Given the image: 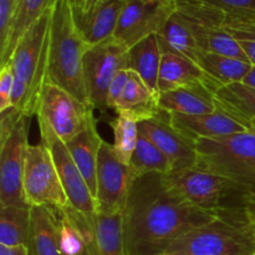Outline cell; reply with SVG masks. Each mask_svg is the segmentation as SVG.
<instances>
[{
  "instance_id": "30bf717a",
  "label": "cell",
  "mask_w": 255,
  "mask_h": 255,
  "mask_svg": "<svg viewBox=\"0 0 255 255\" xmlns=\"http://www.w3.org/2000/svg\"><path fill=\"white\" fill-rule=\"evenodd\" d=\"M127 69V49L114 37L90 47L84 57V79L87 99L94 110L104 117L110 111L107 106L109 90L117 72Z\"/></svg>"
},
{
  "instance_id": "e575fe53",
  "label": "cell",
  "mask_w": 255,
  "mask_h": 255,
  "mask_svg": "<svg viewBox=\"0 0 255 255\" xmlns=\"http://www.w3.org/2000/svg\"><path fill=\"white\" fill-rule=\"evenodd\" d=\"M15 76L11 64L0 67V111L5 112L12 107V94Z\"/></svg>"
},
{
  "instance_id": "8992f818",
  "label": "cell",
  "mask_w": 255,
  "mask_h": 255,
  "mask_svg": "<svg viewBox=\"0 0 255 255\" xmlns=\"http://www.w3.org/2000/svg\"><path fill=\"white\" fill-rule=\"evenodd\" d=\"M163 255H255L248 221L217 218L183 234Z\"/></svg>"
},
{
  "instance_id": "2e32d148",
  "label": "cell",
  "mask_w": 255,
  "mask_h": 255,
  "mask_svg": "<svg viewBox=\"0 0 255 255\" xmlns=\"http://www.w3.org/2000/svg\"><path fill=\"white\" fill-rule=\"evenodd\" d=\"M173 126L191 141L196 142L201 138H216L249 131L238 120L217 107L213 114L183 115L171 114Z\"/></svg>"
},
{
  "instance_id": "277c9868",
  "label": "cell",
  "mask_w": 255,
  "mask_h": 255,
  "mask_svg": "<svg viewBox=\"0 0 255 255\" xmlns=\"http://www.w3.org/2000/svg\"><path fill=\"white\" fill-rule=\"evenodd\" d=\"M163 176L167 183L193 206L218 218L247 221V203L255 191L198 167Z\"/></svg>"
},
{
  "instance_id": "9a60e30c",
  "label": "cell",
  "mask_w": 255,
  "mask_h": 255,
  "mask_svg": "<svg viewBox=\"0 0 255 255\" xmlns=\"http://www.w3.org/2000/svg\"><path fill=\"white\" fill-rule=\"evenodd\" d=\"M138 129L168 157L173 164V171L196 167L194 142L184 137L173 126L169 112L159 109L153 116L139 122Z\"/></svg>"
},
{
  "instance_id": "83f0119b",
  "label": "cell",
  "mask_w": 255,
  "mask_h": 255,
  "mask_svg": "<svg viewBox=\"0 0 255 255\" xmlns=\"http://www.w3.org/2000/svg\"><path fill=\"white\" fill-rule=\"evenodd\" d=\"M198 66L218 85L219 87L242 82L249 74L253 65L248 61L202 51L199 54Z\"/></svg>"
},
{
  "instance_id": "836d02e7",
  "label": "cell",
  "mask_w": 255,
  "mask_h": 255,
  "mask_svg": "<svg viewBox=\"0 0 255 255\" xmlns=\"http://www.w3.org/2000/svg\"><path fill=\"white\" fill-rule=\"evenodd\" d=\"M224 27L238 41L251 64L255 66V21L224 22Z\"/></svg>"
},
{
  "instance_id": "f1b7e54d",
  "label": "cell",
  "mask_w": 255,
  "mask_h": 255,
  "mask_svg": "<svg viewBox=\"0 0 255 255\" xmlns=\"http://www.w3.org/2000/svg\"><path fill=\"white\" fill-rule=\"evenodd\" d=\"M94 255H126L122 213L97 212Z\"/></svg>"
},
{
  "instance_id": "7c38bea8",
  "label": "cell",
  "mask_w": 255,
  "mask_h": 255,
  "mask_svg": "<svg viewBox=\"0 0 255 255\" xmlns=\"http://www.w3.org/2000/svg\"><path fill=\"white\" fill-rule=\"evenodd\" d=\"M139 177L131 164L121 161L114 144L104 139L97 158L96 201L97 212L124 213L129 191Z\"/></svg>"
},
{
  "instance_id": "f546056e",
  "label": "cell",
  "mask_w": 255,
  "mask_h": 255,
  "mask_svg": "<svg viewBox=\"0 0 255 255\" xmlns=\"http://www.w3.org/2000/svg\"><path fill=\"white\" fill-rule=\"evenodd\" d=\"M31 228V207H0V244L27 246Z\"/></svg>"
},
{
  "instance_id": "4dcf8cb0",
  "label": "cell",
  "mask_w": 255,
  "mask_h": 255,
  "mask_svg": "<svg viewBox=\"0 0 255 255\" xmlns=\"http://www.w3.org/2000/svg\"><path fill=\"white\" fill-rule=\"evenodd\" d=\"M129 164L138 176L149 173L169 174L173 172V164L168 157L142 132L138 134L136 148Z\"/></svg>"
},
{
  "instance_id": "3957f363",
  "label": "cell",
  "mask_w": 255,
  "mask_h": 255,
  "mask_svg": "<svg viewBox=\"0 0 255 255\" xmlns=\"http://www.w3.org/2000/svg\"><path fill=\"white\" fill-rule=\"evenodd\" d=\"M51 7L41 15L17 42L10 59L15 76L12 107L32 117L47 82Z\"/></svg>"
},
{
  "instance_id": "8d00e7d4",
  "label": "cell",
  "mask_w": 255,
  "mask_h": 255,
  "mask_svg": "<svg viewBox=\"0 0 255 255\" xmlns=\"http://www.w3.org/2000/svg\"><path fill=\"white\" fill-rule=\"evenodd\" d=\"M17 0H0V50L6 44L10 25L14 17Z\"/></svg>"
},
{
  "instance_id": "484cf974",
  "label": "cell",
  "mask_w": 255,
  "mask_h": 255,
  "mask_svg": "<svg viewBox=\"0 0 255 255\" xmlns=\"http://www.w3.org/2000/svg\"><path fill=\"white\" fill-rule=\"evenodd\" d=\"M158 110V97L148 89L138 75L129 71L126 89L116 115H132L141 122L153 116Z\"/></svg>"
},
{
  "instance_id": "44dd1931",
  "label": "cell",
  "mask_w": 255,
  "mask_h": 255,
  "mask_svg": "<svg viewBox=\"0 0 255 255\" xmlns=\"http://www.w3.org/2000/svg\"><path fill=\"white\" fill-rule=\"evenodd\" d=\"M97 119L92 120L81 133L65 143L94 197L96 196L97 158L104 141L97 131Z\"/></svg>"
},
{
  "instance_id": "7402d4cb",
  "label": "cell",
  "mask_w": 255,
  "mask_h": 255,
  "mask_svg": "<svg viewBox=\"0 0 255 255\" xmlns=\"http://www.w3.org/2000/svg\"><path fill=\"white\" fill-rule=\"evenodd\" d=\"M162 55L157 34L149 35L127 50V70L138 75L157 97Z\"/></svg>"
},
{
  "instance_id": "4316f807",
  "label": "cell",
  "mask_w": 255,
  "mask_h": 255,
  "mask_svg": "<svg viewBox=\"0 0 255 255\" xmlns=\"http://www.w3.org/2000/svg\"><path fill=\"white\" fill-rule=\"evenodd\" d=\"M217 107L247 127V124L255 120V89L242 82L227 85L216 92Z\"/></svg>"
},
{
  "instance_id": "d6a6232c",
  "label": "cell",
  "mask_w": 255,
  "mask_h": 255,
  "mask_svg": "<svg viewBox=\"0 0 255 255\" xmlns=\"http://www.w3.org/2000/svg\"><path fill=\"white\" fill-rule=\"evenodd\" d=\"M224 14V22L255 21V0H203Z\"/></svg>"
},
{
  "instance_id": "d6986e66",
  "label": "cell",
  "mask_w": 255,
  "mask_h": 255,
  "mask_svg": "<svg viewBox=\"0 0 255 255\" xmlns=\"http://www.w3.org/2000/svg\"><path fill=\"white\" fill-rule=\"evenodd\" d=\"M126 2L127 0H100L89 14L75 15L77 27L90 47L114 37Z\"/></svg>"
},
{
  "instance_id": "7bdbcfd3",
  "label": "cell",
  "mask_w": 255,
  "mask_h": 255,
  "mask_svg": "<svg viewBox=\"0 0 255 255\" xmlns=\"http://www.w3.org/2000/svg\"><path fill=\"white\" fill-rule=\"evenodd\" d=\"M141 1H144V2H154V1H157V0H141Z\"/></svg>"
},
{
  "instance_id": "ba28073f",
  "label": "cell",
  "mask_w": 255,
  "mask_h": 255,
  "mask_svg": "<svg viewBox=\"0 0 255 255\" xmlns=\"http://www.w3.org/2000/svg\"><path fill=\"white\" fill-rule=\"evenodd\" d=\"M94 111L92 106L77 100L66 90L45 84L37 105V124L46 125L67 143L95 120Z\"/></svg>"
},
{
  "instance_id": "5bb4252c",
  "label": "cell",
  "mask_w": 255,
  "mask_h": 255,
  "mask_svg": "<svg viewBox=\"0 0 255 255\" xmlns=\"http://www.w3.org/2000/svg\"><path fill=\"white\" fill-rule=\"evenodd\" d=\"M41 142L50 149L56 166L60 181L65 189L70 206L90 219H96L97 207L84 176L72 159L66 144L44 124H37Z\"/></svg>"
},
{
  "instance_id": "d590c367",
  "label": "cell",
  "mask_w": 255,
  "mask_h": 255,
  "mask_svg": "<svg viewBox=\"0 0 255 255\" xmlns=\"http://www.w3.org/2000/svg\"><path fill=\"white\" fill-rule=\"evenodd\" d=\"M128 75L129 70L127 69L119 71L116 76H115L111 86H110L109 96H107V106H109L110 110H114L115 112L119 109L120 102H121L122 96H124L125 89H126L127 85V80H128Z\"/></svg>"
},
{
  "instance_id": "cb8c5ba5",
  "label": "cell",
  "mask_w": 255,
  "mask_h": 255,
  "mask_svg": "<svg viewBox=\"0 0 255 255\" xmlns=\"http://www.w3.org/2000/svg\"><path fill=\"white\" fill-rule=\"evenodd\" d=\"M157 35H158L162 52L179 55L198 65L199 54L203 50L199 47L188 21L177 11V9L167 19L163 27Z\"/></svg>"
},
{
  "instance_id": "4fadbf2b",
  "label": "cell",
  "mask_w": 255,
  "mask_h": 255,
  "mask_svg": "<svg viewBox=\"0 0 255 255\" xmlns=\"http://www.w3.org/2000/svg\"><path fill=\"white\" fill-rule=\"evenodd\" d=\"M174 11V0H157L154 2L127 0L114 39L128 50L149 35L158 34Z\"/></svg>"
},
{
  "instance_id": "9c48e42d",
  "label": "cell",
  "mask_w": 255,
  "mask_h": 255,
  "mask_svg": "<svg viewBox=\"0 0 255 255\" xmlns=\"http://www.w3.org/2000/svg\"><path fill=\"white\" fill-rule=\"evenodd\" d=\"M176 9L188 21L203 51L248 61L246 52L224 27V14L203 0H174Z\"/></svg>"
},
{
  "instance_id": "7a4b0ae2",
  "label": "cell",
  "mask_w": 255,
  "mask_h": 255,
  "mask_svg": "<svg viewBox=\"0 0 255 255\" xmlns=\"http://www.w3.org/2000/svg\"><path fill=\"white\" fill-rule=\"evenodd\" d=\"M89 49L77 27L72 0H56L51 7L46 84L66 90L87 105L84 57Z\"/></svg>"
},
{
  "instance_id": "ab89813d",
  "label": "cell",
  "mask_w": 255,
  "mask_h": 255,
  "mask_svg": "<svg viewBox=\"0 0 255 255\" xmlns=\"http://www.w3.org/2000/svg\"><path fill=\"white\" fill-rule=\"evenodd\" d=\"M0 255H29L26 246H2L0 244Z\"/></svg>"
},
{
  "instance_id": "6da1fadb",
  "label": "cell",
  "mask_w": 255,
  "mask_h": 255,
  "mask_svg": "<svg viewBox=\"0 0 255 255\" xmlns=\"http://www.w3.org/2000/svg\"><path fill=\"white\" fill-rule=\"evenodd\" d=\"M122 216L126 255H163L179 237L218 218L189 203L159 173L137 177Z\"/></svg>"
},
{
  "instance_id": "74e56055",
  "label": "cell",
  "mask_w": 255,
  "mask_h": 255,
  "mask_svg": "<svg viewBox=\"0 0 255 255\" xmlns=\"http://www.w3.org/2000/svg\"><path fill=\"white\" fill-rule=\"evenodd\" d=\"M100 0H72L75 15H86L96 6Z\"/></svg>"
},
{
  "instance_id": "603a6c76",
  "label": "cell",
  "mask_w": 255,
  "mask_h": 255,
  "mask_svg": "<svg viewBox=\"0 0 255 255\" xmlns=\"http://www.w3.org/2000/svg\"><path fill=\"white\" fill-rule=\"evenodd\" d=\"M207 87H187L161 92L158 96L159 109L169 114L204 115L217 111L216 96Z\"/></svg>"
},
{
  "instance_id": "d4e9b609",
  "label": "cell",
  "mask_w": 255,
  "mask_h": 255,
  "mask_svg": "<svg viewBox=\"0 0 255 255\" xmlns=\"http://www.w3.org/2000/svg\"><path fill=\"white\" fill-rule=\"evenodd\" d=\"M55 1L56 0H17L6 44L4 49L0 50V67L9 64L12 52L22 35L46 10L52 7Z\"/></svg>"
},
{
  "instance_id": "60d3db41",
  "label": "cell",
  "mask_w": 255,
  "mask_h": 255,
  "mask_svg": "<svg viewBox=\"0 0 255 255\" xmlns=\"http://www.w3.org/2000/svg\"><path fill=\"white\" fill-rule=\"evenodd\" d=\"M242 84L247 85V86L252 87V89H255V66L252 67V70L249 71V74L244 77Z\"/></svg>"
},
{
  "instance_id": "ac0fdd59",
  "label": "cell",
  "mask_w": 255,
  "mask_h": 255,
  "mask_svg": "<svg viewBox=\"0 0 255 255\" xmlns=\"http://www.w3.org/2000/svg\"><path fill=\"white\" fill-rule=\"evenodd\" d=\"M60 247L64 255H94L95 223L71 206L57 211Z\"/></svg>"
},
{
  "instance_id": "1f68e13d",
  "label": "cell",
  "mask_w": 255,
  "mask_h": 255,
  "mask_svg": "<svg viewBox=\"0 0 255 255\" xmlns=\"http://www.w3.org/2000/svg\"><path fill=\"white\" fill-rule=\"evenodd\" d=\"M109 124L114 131V147L117 156L122 162L129 164L138 139V120L132 115L120 114Z\"/></svg>"
},
{
  "instance_id": "8fae6325",
  "label": "cell",
  "mask_w": 255,
  "mask_h": 255,
  "mask_svg": "<svg viewBox=\"0 0 255 255\" xmlns=\"http://www.w3.org/2000/svg\"><path fill=\"white\" fill-rule=\"evenodd\" d=\"M24 192L30 207L47 206L61 211L70 206L51 152L42 142L27 147Z\"/></svg>"
},
{
  "instance_id": "b9f144b4",
  "label": "cell",
  "mask_w": 255,
  "mask_h": 255,
  "mask_svg": "<svg viewBox=\"0 0 255 255\" xmlns=\"http://www.w3.org/2000/svg\"><path fill=\"white\" fill-rule=\"evenodd\" d=\"M247 128L255 133V120H252V121H249L248 124H247Z\"/></svg>"
},
{
  "instance_id": "5b68a950",
  "label": "cell",
  "mask_w": 255,
  "mask_h": 255,
  "mask_svg": "<svg viewBox=\"0 0 255 255\" xmlns=\"http://www.w3.org/2000/svg\"><path fill=\"white\" fill-rule=\"evenodd\" d=\"M196 167L255 191V133L239 132L194 142Z\"/></svg>"
},
{
  "instance_id": "ffe728a7",
  "label": "cell",
  "mask_w": 255,
  "mask_h": 255,
  "mask_svg": "<svg viewBox=\"0 0 255 255\" xmlns=\"http://www.w3.org/2000/svg\"><path fill=\"white\" fill-rule=\"evenodd\" d=\"M26 247L29 255H64L60 247L57 209L31 207V228Z\"/></svg>"
},
{
  "instance_id": "f35d334b",
  "label": "cell",
  "mask_w": 255,
  "mask_h": 255,
  "mask_svg": "<svg viewBox=\"0 0 255 255\" xmlns=\"http://www.w3.org/2000/svg\"><path fill=\"white\" fill-rule=\"evenodd\" d=\"M246 213L247 221H248L249 227H251L252 232H253L255 237V192H253V193L251 194V197H249L248 203H247Z\"/></svg>"
},
{
  "instance_id": "e0dca14e",
  "label": "cell",
  "mask_w": 255,
  "mask_h": 255,
  "mask_svg": "<svg viewBox=\"0 0 255 255\" xmlns=\"http://www.w3.org/2000/svg\"><path fill=\"white\" fill-rule=\"evenodd\" d=\"M187 87H207L216 94L221 89L201 67L191 60L172 52H163L158 77V91Z\"/></svg>"
},
{
  "instance_id": "52a82bcc",
  "label": "cell",
  "mask_w": 255,
  "mask_h": 255,
  "mask_svg": "<svg viewBox=\"0 0 255 255\" xmlns=\"http://www.w3.org/2000/svg\"><path fill=\"white\" fill-rule=\"evenodd\" d=\"M31 117L22 115L14 128L0 137V207L30 208L24 192V173Z\"/></svg>"
}]
</instances>
